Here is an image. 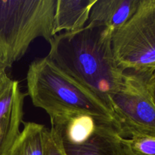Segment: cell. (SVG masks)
<instances>
[{"instance_id":"cell-1","label":"cell","mask_w":155,"mask_h":155,"mask_svg":"<svg viewBox=\"0 0 155 155\" xmlns=\"http://www.w3.org/2000/svg\"><path fill=\"white\" fill-rule=\"evenodd\" d=\"M113 31L89 24L77 31L55 35L48 41L46 56L110 109V95L120 86L125 74L114 56Z\"/></svg>"},{"instance_id":"cell-2","label":"cell","mask_w":155,"mask_h":155,"mask_svg":"<svg viewBox=\"0 0 155 155\" xmlns=\"http://www.w3.org/2000/svg\"><path fill=\"white\" fill-rule=\"evenodd\" d=\"M27 95L33 105L45 110L49 117L82 112L115 122L114 115L107 106L47 57L30 63L27 74Z\"/></svg>"},{"instance_id":"cell-3","label":"cell","mask_w":155,"mask_h":155,"mask_svg":"<svg viewBox=\"0 0 155 155\" xmlns=\"http://www.w3.org/2000/svg\"><path fill=\"white\" fill-rule=\"evenodd\" d=\"M57 0H0V73L19 61L35 39L54 36Z\"/></svg>"},{"instance_id":"cell-4","label":"cell","mask_w":155,"mask_h":155,"mask_svg":"<svg viewBox=\"0 0 155 155\" xmlns=\"http://www.w3.org/2000/svg\"><path fill=\"white\" fill-rule=\"evenodd\" d=\"M50 120V132L65 155H127L112 120L75 112Z\"/></svg>"},{"instance_id":"cell-5","label":"cell","mask_w":155,"mask_h":155,"mask_svg":"<svg viewBox=\"0 0 155 155\" xmlns=\"http://www.w3.org/2000/svg\"><path fill=\"white\" fill-rule=\"evenodd\" d=\"M112 49L124 72H154L155 0H141L130 20L114 30Z\"/></svg>"},{"instance_id":"cell-6","label":"cell","mask_w":155,"mask_h":155,"mask_svg":"<svg viewBox=\"0 0 155 155\" xmlns=\"http://www.w3.org/2000/svg\"><path fill=\"white\" fill-rule=\"evenodd\" d=\"M150 75L125 72L120 86L110 95V107L123 139L155 136V105L148 85Z\"/></svg>"},{"instance_id":"cell-7","label":"cell","mask_w":155,"mask_h":155,"mask_svg":"<svg viewBox=\"0 0 155 155\" xmlns=\"http://www.w3.org/2000/svg\"><path fill=\"white\" fill-rule=\"evenodd\" d=\"M26 96L19 82L6 72L0 77V155H10L19 137Z\"/></svg>"},{"instance_id":"cell-8","label":"cell","mask_w":155,"mask_h":155,"mask_svg":"<svg viewBox=\"0 0 155 155\" xmlns=\"http://www.w3.org/2000/svg\"><path fill=\"white\" fill-rule=\"evenodd\" d=\"M141 0H96L86 24L104 26L114 30L135 14Z\"/></svg>"},{"instance_id":"cell-9","label":"cell","mask_w":155,"mask_h":155,"mask_svg":"<svg viewBox=\"0 0 155 155\" xmlns=\"http://www.w3.org/2000/svg\"><path fill=\"white\" fill-rule=\"evenodd\" d=\"M96 0H57L53 32H74L87 24L91 8Z\"/></svg>"},{"instance_id":"cell-10","label":"cell","mask_w":155,"mask_h":155,"mask_svg":"<svg viewBox=\"0 0 155 155\" xmlns=\"http://www.w3.org/2000/svg\"><path fill=\"white\" fill-rule=\"evenodd\" d=\"M23 125L10 155H47L49 129L34 122L23 121Z\"/></svg>"},{"instance_id":"cell-11","label":"cell","mask_w":155,"mask_h":155,"mask_svg":"<svg viewBox=\"0 0 155 155\" xmlns=\"http://www.w3.org/2000/svg\"><path fill=\"white\" fill-rule=\"evenodd\" d=\"M127 155H155V136L139 135L122 139Z\"/></svg>"},{"instance_id":"cell-12","label":"cell","mask_w":155,"mask_h":155,"mask_svg":"<svg viewBox=\"0 0 155 155\" xmlns=\"http://www.w3.org/2000/svg\"><path fill=\"white\" fill-rule=\"evenodd\" d=\"M47 155H65L50 130L47 143Z\"/></svg>"},{"instance_id":"cell-13","label":"cell","mask_w":155,"mask_h":155,"mask_svg":"<svg viewBox=\"0 0 155 155\" xmlns=\"http://www.w3.org/2000/svg\"><path fill=\"white\" fill-rule=\"evenodd\" d=\"M148 85L151 98L155 105V71L148 77Z\"/></svg>"},{"instance_id":"cell-14","label":"cell","mask_w":155,"mask_h":155,"mask_svg":"<svg viewBox=\"0 0 155 155\" xmlns=\"http://www.w3.org/2000/svg\"><path fill=\"white\" fill-rule=\"evenodd\" d=\"M4 73H5V72H3V73H1V74H0V77H1V76H2V74H4Z\"/></svg>"}]
</instances>
